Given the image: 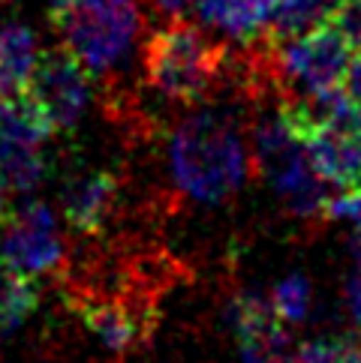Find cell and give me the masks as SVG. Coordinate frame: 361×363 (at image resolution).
Instances as JSON below:
<instances>
[{
	"instance_id": "1",
	"label": "cell",
	"mask_w": 361,
	"mask_h": 363,
	"mask_svg": "<svg viewBox=\"0 0 361 363\" xmlns=\"http://www.w3.org/2000/svg\"><path fill=\"white\" fill-rule=\"evenodd\" d=\"M175 184L202 204H220L247 180V147L235 121L223 111L202 108L178 123L169 141Z\"/></svg>"
},
{
	"instance_id": "2",
	"label": "cell",
	"mask_w": 361,
	"mask_h": 363,
	"mask_svg": "<svg viewBox=\"0 0 361 363\" xmlns=\"http://www.w3.org/2000/svg\"><path fill=\"white\" fill-rule=\"evenodd\" d=\"M48 18L63 45L99 82H118L145 28L141 0H67Z\"/></svg>"
},
{
	"instance_id": "3",
	"label": "cell",
	"mask_w": 361,
	"mask_h": 363,
	"mask_svg": "<svg viewBox=\"0 0 361 363\" xmlns=\"http://www.w3.org/2000/svg\"><path fill=\"white\" fill-rule=\"evenodd\" d=\"M229 48L184 18H169L141 48L145 82L172 102H202L226 75Z\"/></svg>"
},
{
	"instance_id": "4",
	"label": "cell",
	"mask_w": 361,
	"mask_h": 363,
	"mask_svg": "<svg viewBox=\"0 0 361 363\" xmlns=\"http://www.w3.org/2000/svg\"><path fill=\"white\" fill-rule=\"evenodd\" d=\"M253 150L259 172L274 186L292 216H325V201L331 199L328 180L316 172L307 141L295 129L283 102L277 108L259 114V121L253 126Z\"/></svg>"
},
{
	"instance_id": "5",
	"label": "cell",
	"mask_w": 361,
	"mask_h": 363,
	"mask_svg": "<svg viewBox=\"0 0 361 363\" xmlns=\"http://www.w3.org/2000/svg\"><path fill=\"white\" fill-rule=\"evenodd\" d=\"M58 135L45 111L28 94L0 96V184L33 192L45 177L43 145Z\"/></svg>"
},
{
	"instance_id": "6",
	"label": "cell",
	"mask_w": 361,
	"mask_h": 363,
	"mask_svg": "<svg viewBox=\"0 0 361 363\" xmlns=\"http://www.w3.org/2000/svg\"><path fill=\"white\" fill-rule=\"evenodd\" d=\"M24 94L45 111L55 133H72L87 111L90 94H94V75L75 57L70 45L60 43L40 55V63H36Z\"/></svg>"
},
{
	"instance_id": "7",
	"label": "cell",
	"mask_w": 361,
	"mask_h": 363,
	"mask_svg": "<svg viewBox=\"0 0 361 363\" xmlns=\"http://www.w3.org/2000/svg\"><path fill=\"white\" fill-rule=\"evenodd\" d=\"M4 238H0V255L21 277H43L63 264L67 246L58 231V219L48 204L31 201L21 211H9L4 219Z\"/></svg>"
},
{
	"instance_id": "8",
	"label": "cell",
	"mask_w": 361,
	"mask_h": 363,
	"mask_svg": "<svg viewBox=\"0 0 361 363\" xmlns=\"http://www.w3.org/2000/svg\"><path fill=\"white\" fill-rule=\"evenodd\" d=\"M232 324L244 363H298V348L292 345L286 321L277 315L271 297L238 294L232 303Z\"/></svg>"
},
{
	"instance_id": "9",
	"label": "cell",
	"mask_w": 361,
	"mask_h": 363,
	"mask_svg": "<svg viewBox=\"0 0 361 363\" xmlns=\"http://www.w3.org/2000/svg\"><path fill=\"white\" fill-rule=\"evenodd\" d=\"M283 106H286L295 129L307 141V150H311L316 172L334 186L358 189L361 186V126H352V129L316 126V123H307L286 99H283Z\"/></svg>"
},
{
	"instance_id": "10",
	"label": "cell",
	"mask_w": 361,
	"mask_h": 363,
	"mask_svg": "<svg viewBox=\"0 0 361 363\" xmlns=\"http://www.w3.org/2000/svg\"><path fill=\"white\" fill-rule=\"evenodd\" d=\"M118 196L121 174L112 172V168H97V172L79 174L60 189L63 219L75 235L94 238L112 219L114 207H118Z\"/></svg>"
},
{
	"instance_id": "11",
	"label": "cell",
	"mask_w": 361,
	"mask_h": 363,
	"mask_svg": "<svg viewBox=\"0 0 361 363\" xmlns=\"http://www.w3.org/2000/svg\"><path fill=\"white\" fill-rule=\"evenodd\" d=\"M40 63V43L28 24H0V96L24 94Z\"/></svg>"
},
{
	"instance_id": "12",
	"label": "cell",
	"mask_w": 361,
	"mask_h": 363,
	"mask_svg": "<svg viewBox=\"0 0 361 363\" xmlns=\"http://www.w3.org/2000/svg\"><path fill=\"white\" fill-rule=\"evenodd\" d=\"M340 0H274L268 12V28L265 40L268 43H286L292 36H301L307 30L319 28L328 21L331 9Z\"/></svg>"
},
{
	"instance_id": "13",
	"label": "cell",
	"mask_w": 361,
	"mask_h": 363,
	"mask_svg": "<svg viewBox=\"0 0 361 363\" xmlns=\"http://www.w3.org/2000/svg\"><path fill=\"white\" fill-rule=\"evenodd\" d=\"M36 306H40L36 279L21 277L18 270H12L6 258L0 255V333L16 330L24 318L33 315Z\"/></svg>"
},
{
	"instance_id": "14",
	"label": "cell",
	"mask_w": 361,
	"mask_h": 363,
	"mask_svg": "<svg viewBox=\"0 0 361 363\" xmlns=\"http://www.w3.org/2000/svg\"><path fill=\"white\" fill-rule=\"evenodd\" d=\"M298 363H361V342L355 336H322L298 345Z\"/></svg>"
},
{
	"instance_id": "15",
	"label": "cell",
	"mask_w": 361,
	"mask_h": 363,
	"mask_svg": "<svg viewBox=\"0 0 361 363\" xmlns=\"http://www.w3.org/2000/svg\"><path fill=\"white\" fill-rule=\"evenodd\" d=\"M271 303H274L277 315L283 321H304L307 309H311V282L304 277H286L283 282H277L274 294H271Z\"/></svg>"
},
{
	"instance_id": "16",
	"label": "cell",
	"mask_w": 361,
	"mask_h": 363,
	"mask_svg": "<svg viewBox=\"0 0 361 363\" xmlns=\"http://www.w3.org/2000/svg\"><path fill=\"white\" fill-rule=\"evenodd\" d=\"M328 21H331L334 28H338L355 48L361 45V0H340V4L331 9Z\"/></svg>"
},
{
	"instance_id": "17",
	"label": "cell",
	"mask_w": 361,
	"mask_h": 363,
	"mask_svg": "<svg viewBox=\"0 0 361 363\" xmlns=\"http://www.w3.org/2000/svg\"><path fill=\"white\" fill-rule=\"evenodd\" d=\"M325 219H340L358 228L361 235V186L358 189H346L343 196H334L325 201Z\"/></svg>"
},
{
	"instance_id": "18",
	"label": "cell",
	"mask_w": 361,
	"mask_h": 363,
	"mask_svg": "<svg viewBox=\"0 0 361 363\" xmlns=\"http://www.w3.org/2000/svg\"><path fill=\"white\" fill-rule=\"evenodd\" d=\"M343 303H346V313H350L352 324L361 330V267L355 274H350V279L343 285Z\"/></svg>"
},
{
	"instance_id": "19",
	"label": "cell",
	"mask_w": 361,
	"mask_h": 363,
	"mask_svg": "<svg viewBox=\"0 0 361 363\" xmlns=\"http://www.w3.org/2000/svg\"><path fill=\"white\" fill-rule=\"evenodd\" d=\"M343 87H346V94H350L361 106V45L352 51V60H350V69H346Z\"/></svg>"
},
{
	"instance_id": "20",
	"label": "cell",
	"mask_w": 361,
	"mask_h": 363,
	"mask_svg": "<svg viewBox=\"0 0 361 363\" xmlns=\"http://www.w3.org/2000/svg\"><path fill=\"white\" fill-rule=\"evenodd\" d=\"M148 4L166 18H184L187 6H193V0H148Z\"/></svg>"
},
{
	"instance_id": "21",
	"label": "cell",
	"mask_w": 361,
	"mask_h": 363,
	"mask_svg": "<svg viewBox=\"0 0 361 363\" xmlns=\"http://www.w3.org/2000/svg\"><path fill=\"white\" fill-rule=\"evenodd\" d=\"M9 211H12V207H9V189L0 184V223L9 216Z\"/></svg>"
},
{
	"instance_id": "22",
	"label": "cell",
	"mask_w": 361,
	"mask_h": 363,
	"mask_svg": "<svg viewBox=\"0 0 361 363\" xmlns=\"http://www.w3.org/2000/svg\"><path fill=\"white\" fill-rule=\"evenodd\" d=\"M355 252H358V264H361V235L355 238Z\"/></svg>"
},
{
	"instance_id": "23",
	"label": "cell",
	"mask_w": 361,
	"mask_h": 363,
	"mask_svg": "<svg viewBox=\"0 0 361 363\" xmlns=\"http://www.w3.org/2000/svg\"><path fill=\"white\" fill-rule=\"evenodd\" d=\"M0 4H9V0H0Z\"/></svg>"
},
{
	"instance_id": "24",
	"label": "cell",
	"mask_w": 361,
	"mask_h": 363,
	"mask_svg": "<svg viewBox=\"0 0 361 363\" xmlns=\"http://www.w3.org/2000/svg\"><path fill=\"white\" fill-rule=\"evenodd\" d=\"M268 4H274V0H268Z\"/></svg>"
}]
</instances>
